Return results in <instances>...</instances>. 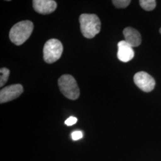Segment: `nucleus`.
<instances>
[{
  "instance_id": "7ed1b4c3",
  "label": "nucleus",
  "mask_w": 161,
  "mask_h": 161,
  "mask_svg": "<svg viewBox=\"0 0 161 161\" xmlns=\"http://www.w3.org/2000/svg\"><path fill=\"white\" fill-rule=\"evenodd\" d=\"M58 84L60 92L66 97L70 100H76L80 97V88L72 75H62L58 79Z\"/></svg>"
},
{
  "instance_id": "423d86ee",
  "label": "nucleus",
  "mask_w": 161,
  "mask_h": 161,
  "mask_svg": "<svg viewBox=\"0 0 161 161\" xmlns=\"http://www.w3.org/2000/svg\"><path fill=\"white\" fill-rule=\"evenodd\" d=\"M23 92L21 84H13L3 88L0 92V103H4L19 97Z\"/></svg>"
},
{
  "instance_id": "f8f14e48",
  "label": "nucleus",
  "mask_w": 161,
  "mask_h": 161,
  "mask_svg": "<svg viewBox=\"0 0 161 161\" xmlns=\"http://www.w3.org/2000/svg\"><path fill=\"white\" fill-rule=\"evenodd\" d=\"M131 3L130 0H114L112 3L114 5L118 8H125L128 6Z\"/></svg>"
},
{
  "instance_id": "9b49d317",
  "label": "nucleus",
  "mask_w": 161,
  "mask_h": 161,
  "mask_svg": "<svg viewBox=\"0 0 161 161\" xmlns=\"http://www.w3.org/2000/svg\"><path fill=\"white\" fill-rule=\"evenodd\" d=\"M10 75L9 69L3 68L0 69V86L3 87L7 82Z\"/></svg>"
},
{
  "instance_id": "20e7f679",
  "label": "nucleus",
  "mask_w": 161,
  "mask_h": 161,
  "mask_svg": "<svg viewBox=\"0 0 161 161\" xmlns=\"http://www.w3.org/2000/svg\"><path fill=\"white\" fill-rule=\"evenodd\" d=\"M64 50L62 42L56 39L47 41L43 49L44 60L47 64H53L61 58Z\"/></svg>"
},
{
  "instance_id": "39448f33",
  "label": "nucleus",
  "mask_w": 161,
  "mask_h": 161,
  "mask_svg": "<svg viewBox=\"0 0 161 161\" xmlns=\"http://www.w3.org/2000/svg\"><path fill=\"white\" fill-rule=\"evenodd\" d=\"M134 81L135 84L144 92H150L155 86L156 82L154 78L149 74L143 71L139 72L135 74Z\"/></svg>"
},
{
  "instance_id": "f257e3e1",
  "label": "nucleus",
  "mask_w": 161,
  "mask_h": 161,
  "mask_svg": "<svg viewBox=\"0 0 161 161\" xmlns=\"http://www.w3.org/2000/svg\"><path fill=\"white\" fill-rule=\"evenodd\" d=\"M34 24L29 20H23L15 24L9 33V38L13 43L20 46L30 37L34 30Z\"/></svg>"
},
{
  "instance_id": "6e6552de",
  "label": "nucleus",
  "mask_w": 161,
  "mask_h": 161,
  "mask_svg": "<svg viewBox=\"0 0 161 161\" xmlns=\"http://www.w3.org/2000/svg\"><path fill=\"white\" fill-rule=\"evenodd\" d=\"M117 56L122 62H128L132 60L134 56V52L128 43L125 41H121L118 44Z\"/></svg>"
},
{
  "instance_id": "9d476101",
  "label": "nucleus",
  "mask_w": 161,
  "mask_h": 161,
  "mask_svg": "<svg viewBox=\"0 0 161 161\" xmlns=\"http://www.w3.org/2000/svg\"><path fill=\"white\" fill-rule=\"evenodd\" d=\"M140 5L146 11H152L155 9L156 6V1L155 0H140Z\"/></svg>"
},
{
  "instance_id": "1a4fd4ad",
  "label": "nucleus",
  "mask_w": 161,
  "mask_h": 161,
  "mask_svg": "<svg viewBox=\"0 0 161 161\" xmlns=\"http://www.w3.org/2000/svg\"><path fill=\"white\" fill-rule=\"evenodd\" d=\"M125 41L132 47H138L142 43V36L138 31L131 27H127L123 31Z\"/></svg>"
},
{
  "instance_id": "0eeeda50",
  "label": "nucleus",
  "mask_w": 161,
  "mask_h": 161,
  "mask_svg": "<svg viewBox=\"0 0 161 161\" xmlns=\"http://www.w3.org/2000/svg\"><path fill=\"white\" fill-rule=\"evenodd\" d=\"M32 4L35 10L42 14H50L57 8L56 2L53 0H34Z\"/></svg>"
},
{
  "instance_id": "f03ea898",
  "label": "nucleus",
  "mask_w": 161,
  "mask_h": 161,
  "mask_svg": "<svg viewBox=\"0 0 161 161\" xmlns=\"http://www.w3.org/2000/svg\"><path fill=\"white\" fill-rule=\"evenodd\" d=\"M80 31L86 38H92L101 29L100 19L94 14H82L79 19Z\"/></svg>"
},
{
  "instance_id": "4468645a",
  "label": "nucleus",
  "mask_w": 161,
  "mask_h": 161,
  "mask_svg": "<svg viewBox=\"0 0 161 161\" xmlns=\"http://www.w3.org/2000/svg\"><path fill=\"white\" fill-rule=\"evenodd\" d=\"M78 121L77 118H75L74 116H70L68 118L65 122L64 124L67 125V126H72L73 125L75 124L76 123V122Z\"/></svg>"
},
{
  "instance_id": "ddd939ff",
  "label": "nucleus",
  "mask_w": 161,
  "mask_h": 161,
  "mask_svg": "<svg viewBox=\"0 0 161 161\" xmlns=\"http://www.w3.org/2000/svg\"><path fill=\"white\" fill-rule=\"evenodd\" d=\"M71 136H72V138L74 140L76 141V140H78L80 138H82L83 134L80 131H75L72 132V133L71 134Z\"/></svg>"
},
{
  "instance_id": "2eb2a0df",
  "label": "nucleus",
  "mask_w": 161,
  "mask_h": 161,
  "mask_svg": "<svg viewBox=\"0 0 161 161\" xmlns=\"http://www.w3.org/2000/svg\"><path fill=\"white\" fill-rule=\"evenodd\" d=\"M159 32H160V33H161V29H160V30H159Z\"/></svg>"
}]
</instances>
